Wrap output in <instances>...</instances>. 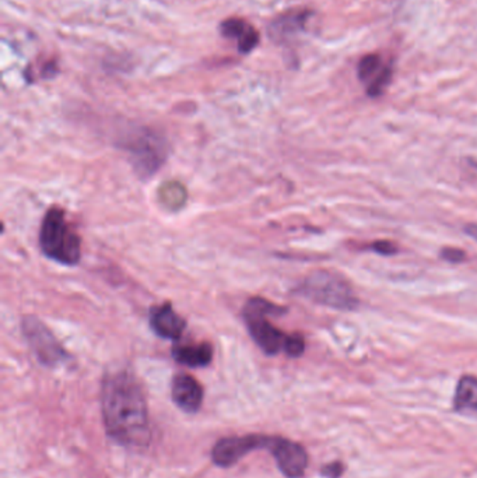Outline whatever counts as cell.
<instances>
[{"label": "cell", "instance_id": "e0dca14e", "mask_svg": "<svg viewBox=\"0 0 477 478\" xmlns=\"http://www.w3.org/2000/svg\"><path fill=\"white\" fill-rule=\"evenodd\" d=\"M441 257H444L445 261L451 262V263H461L466 257V254L461 249H452V247H448L444 251L441 252Z\"/></svg>", "mask_w": 477, "mask_h": 478}, {"label": "cell", "instance_id": "ba28073f", "mask_svg": "<svg viewBox=\"0 0 477 478\" xmlns=\"http://www.w3.org/2000/svg\"><path fill=\"white\" fill-rule=\"evenodd\" d=\"M270 436H230L215 443L212 451L213 462L220 467L236 465L244 456L256 449H268Z\"/></svg>", "mask_w": 477, "mask_h": 478}, {"label": "cell", "instance_id": "8992f818", "mask_svg": "<svg viewBox=\"0 0 477 478\" xmlns=\"http://www.w3.org/2000/svg\"><path fill=\"white\" fill-rule=\"evenodd\" d=\"M21 330L27 343L30 344L31 350L43 365L57 366L69 360V354L37 317H24Z\"/></svg>", "mask_w": 477, "mask_h": 478}, {"label": "cell", "instance_id": "ffe728a7", "mask_svg": "<svg viewBox=\"0 0 477 478\" xmlns=\"http://www.w3.org/2000/svg\"><path fill=\"white\" fill-rule=\"evenodd\" d=\"M465 231H466V234L473 237L477 241V224L466 225V227H465Z\"/></svg>", "mask_w": 477, "mask_h": 478}, {"label": "cell", "instance_id": "2e32d148", "mask_svg": "<svg viewBox=\"0 0 477 478\" xmlns=\"http://www.w3.org/2000/svg\"><path fill=\"white\" fill-rule=\"evenodd\" d=\"M160 199L168 208H179L185 203L186 192L176 182H167L163 188L160 189Z\"/></svg>", "mask_w": 477, "mask_h": 478}, {"label": "cell", "instance_id": "9a60e30c", "mask_svg": "<svg viewBox=\"0 0 477 478\" xmlns=\"http://www.w3.org/2000/svg\"><path fill=\"white\" fill-rule=\"evenodd\" d=\"M454 407L457 411L477 412V378L462 376L455 390Z\"/></svg>", "mask_w": 477, "mask_h": 478}, {"label": "cell", "instance_id": "d6986e66", "mask_svg": "<svg viewBox=\"0 0 477 478\" xmlns=\"http://www.w3.org/2000/svg\"><path fill=\"white\" fill-rule=\"evenodd\" d=\"M343 474V465L340 462H333L322 468V475L326 478H339Z\"/></svg>", "mask_w": 477, "mask_h": 478}, {"label": "cell", "instance_id": "52a82bcc", "mask_svg": "<svg viewBox=\"0 0 477 478\" xmlns=\"http://www.w3.org/2000/svg\"><path fill=\"white\" fill-rule=\"evenodd\" d=\"M394 63L381 53H368L357 65V77L371 98L382 96L391 84Z\"/></svg>", "mask_w": 477, "mask_h": 478}, {"label": "cell", "instance_id": "9c48e42d", "mask_svg": "<svg viewBox=\"0 0 477 478\" xmlns=\"http://www.w3.org/2000/svg\"><path fill=\"white\" fill-rule=\"evenodd\" d=\"M269 452L275 458L280 472L287 478H300L309 466V455L300 443L280 436H270Z\"/></svg>", "mask_w": 477, "mask_h": 478}, {"label": "cell", "instance_id": "7a4b0ae2", "mask_svg": "<svg viewBox=\"0 0 477 478\" xmlns=\"http://www.w3.org/2000/svg\"><path fill=\"white\" fill-rule=\"evenodd\" d=\"M41 251L51 261L66 266H74L82 259V241L70 228L62 208H51L43 217L40 231Z\"/></svg>", "mask_w": 477, "mask_h": 478}, {"label": "cell", "instance_id": "8fae6325", "mask_svg": "<svg viewBox=\"0 0 477 478\" xmlns=\"http://www.w3.org/2000/svg\"><path fill=\"white\" fill-rule=\"evenodd\" d=\"M312 12L309 11H290L276 17L272 23L269 24V35L276 43H289L294 36L301 34L305 27L309 24Z\"/></svg>", "mask_w": 477, "mask_h": 478}, {"label": "cell", "instance_id": "7c38bea8", "mask_svg": "<svg viewBox=\"0 0 477 478\" xmlns=\"http://www.w3.org/2000/svg\"><path fill=\"white\" fill-rule=\"evenodd\" d=\"M219 31L222 36H224L227 40L236 41L237 51L241 55L251 53L252 51L258 47L259 40H261L255 27L252 26L248 21L238 19V17H232V19L222 21Z\"/></svg>", "mask_w": 477, "mask_h": 478}, {"label": "cell", "instance_id": "3957f363", "mask_svg": "<svg viewBox=\"0 0 477 478\" xmlns=\"http://www.w3.org/2000/svg\"><path fill=\"white\" fill-rule=\"evenodd\" d=\"M299 294L312 302L339 310H355L360 305L348 278L329 270L312 271L299 286Z\"/></svg>", "mask_w": 477, "mask_h": 478}, {"label": "cell", "instance_id": "6da1fadb", "mask_svg": "<svg viewBox=\"0 0 477 478\" xmlns=\"http://www.w3.org/2000/svg\"><path fill=\"white\" fill-rule=\"evenodd\" d=\"M103 417L106 432L126 448H146L152 439L146 399L130 373L110 376L103 386Z\"/></svg>", "mask_w": 477, "mask_h": 478}, {"label": "cell", "instance_id": "30bf717a", "mask_svg": "<svg viewBox=\"0 0 477 478\" xmlns=\"http://www.w3.org/2000/svg\"><path fill=\"white\" fill-rule=\"evenodd\" d=\"M150 326L161 339L179 340L184 334L186 322L176 314L171 303L166 302L150 310Z\"/></svg>", "mask_w": 477, "mask_h": 478}, {"label": "cell", "instance_id": "ac0fdd59", "mask_svg": "<svg viewBox=\"0 0 477 478\" xmlns=\"http://www.w3.org/2000/svg\"><path fill=\"white\" fill-rule=\"evenodd\" d=\"M371 249L372 251L377 252V254L387 255V256H389V255L396 254V252H398L396 247H395V245L389 241L375 242V244L371 245Z\"/></svg>", "mask_w": 477, "mask_h": 478}, {"label": "cell", "instance_id": "277c9868", "mask_svg": "<svg viewBox=\"0 0 477 478\" xmlns=\"http://www.w3.org/2000/svg\"><path fill=\"white\" fill-rule=\"evenodd\" d=\"M285 308L261 297L251 298L242 310V317L246 320L249 334L255 340L259 349L268 356H276L282 351L285 353L289 344L292 334H285L268 320V317L285 314Z\"/></svg>", "mask_w": 477, "mask_h": 478}, {"label": "cell", "instance_id": "5b68a950", "mask_svg": "<svg viewBox=\"0 0 477 478\" xmlns=\"http://www.w3.org/2000/svg\"><path fill=\"white\" fill-rule=\"evenodd\" d=\"M123 149L129 153L133 168L142 179L154 176L168 155L166 140L150 129H142L128 136Z\"/></svg>", "mask_w": 477, "mask_h": 478}, {"label": "cell", "instance_id": "5bb4252c", "mask_svg": "<svg viewBox=\"0 0 477 478\" xmlns=\"http://www.w3.org/2000/svg\"><path fill=\"white\" fill-rule=\"evenodd\" d=\"M173 357L176 363L198 368L212 363L213 349L209 343L176 346L173 349Z\"/></svg>", "mask_w": 477, "mask_h": 478}, {"label": "cell", "instance_id": "4fadbf2b", "mask_svg": "<svg viewBox=\"0 0 477 478\" xmlns=\"http://www.w3.org/2000/svg\"><path fill=\"white\" fill-rule=\"evenodd\" d=\"M173 400L179 409L196 412L202 406L203 390L199 382L191 375H176L173 382Z\"/></svg>", "mask_w": 477, "mask_h": 478}]
</instances>
